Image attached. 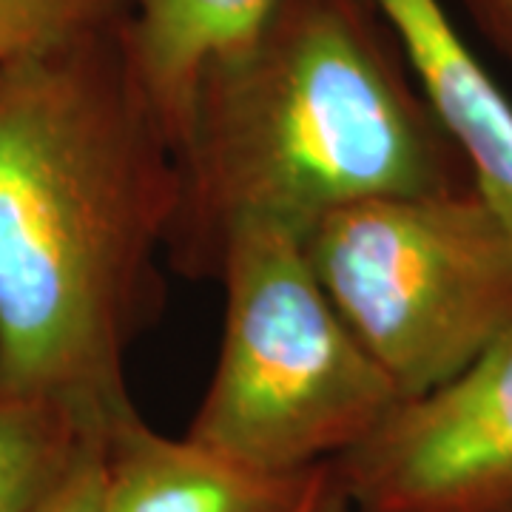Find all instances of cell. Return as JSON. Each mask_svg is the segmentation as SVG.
Masks as SVG:
<instances>
[{
  "label": "cell",
  "instance_id": "obj_1",
  "mask_svg": "<svg viewBox=\"0 0 512 512\" xmlns=\"http://www.w3.org/2000/svg\"><path fill=\"white\" fill-rule=\"evenodd\" d=\"M174 137L120 9L0 66V393L111 424L165 299Z\"/></svg>",
  "mask_w": 512,
  "mask_h": 512
},
{
  "label": "cell",
  "instance_id": "obj_2",
  "mask_svg": "<svg viewBox=\"0 0 512 512\" xmlns=\"http://www.w3.org/2000/svg\"><path fill=\"white\" fill-rule=\"evenodd\" d=\"M165 265L217 279L245 228L302 239L356 202L470 185L370 0H276L220 55L177 140Z\"/></svg>",
  "mask_w": 512,
  "mask_h": 512
},
{
  "label": "cell",
  "instance_id": "obj_3",
  "mask_svg": "<svg viewBox=\"0 0 512 512\" xmlns=\"http://www.w3.org/2000/svg\"><path fill=\"white\" fill-rule=\"evenodd\" d=\"M222 342L188 439L268 473L348 453L402 402L313 274L302 239L245 228L228 242Z\"/></svg>",
  "mask_w": 512,
  "mask_h": 512
},
{
  "label": "cell",
  "instance_id": "obj_4",
  "mask_svg": "<svg viewBox=\"0 0 512 512\" xmlns=\"http://www.w3.org/2000/svg\"><path fill=\"white\" fill-rule=\"evenodd\" d=\"M302 248L402 399L453 379L512 330V228L473 185L339 208Z\"/></svg>",
  "mask_w": 512,
  "mask_h": 512
},
{
  "label": "cell",
  "instance_id": "obj_5",
  "mask_svg": "<svg viewBox=\"0 0 512 512\" xmlns=\"http://www.w3.org/2000/svg\"><path fill=\"white\" fill-rule=\"evenodd\" d=\"M350 512L512 507V330L330 461Z\"/></svg>",
  "mask_w": 512,
  "mask_h": 512
},
{
  "label": "cell",
  "instance_id": "obj_6",
  "mask_svg": "<svg viewBox=\"0 0 512 512\" xmlns=\"http://www.w3.org/2000/svg\"><path fill=\"white\" fill-rule=\"evenodd\" d=\"M348 512L330 464L268 473L194 439L157 433L134 410L106 427L103 512Z\"/></svg>",
  "mask_w": 512,
  "mask_h": 512
},
{
  "label": "cell",
  "instance_id": "obj_7",
  "mask_svg": "<svg viewBox=\"0 0 512 512\" xmlns=\"http://www.w3.org/2000/svg\"><path fill=\"white\" fill-rule=\"evenodd\" d=\"M396 37L467 180L512 228V100L470 49L444 0H370Z\"/></svg>",
  "mask_w": 512,
  "mask_h": 512
},
{
  "label": "cell",
  "instance_id": "obj_8",
  "mask_svg": "<svg viewBox=\"0 0 512 512\" xmlns=\"http://www.w3.org/2000/svg\"><path fill=\"white\" fill-rule=\"evenodd\" d=\"M128 57L177 140L202 72L254 32L276 0H114Z\"/></svg>",
  "mask_w": 512,
  "mask_h": 512
},
{
  "label": "cell",
  "instance_id": "obj_9",
  "mask_svg": "<svg viewBox=\"0 0 512 512\" xmlns=\"http://www.w3.org/2000/svg\"><path fill=\"white\" fill-rule=\"evenodd\" d=\"M89 427L97 424H83L60 404L0 393V512L35 510L69 470Z\"/></svg>",
  "mask_w": 512,
  "mask_h": 512
},
{
  "label": "cell",
  "instance_id": "obj_10",
  "mask_svg": "<svg viewBox=\"0 0 512 512\" xmlns=\"http://www.w3.org/2000/svg\"><path fill=\"white\" fill-rule=\"evenodd\" d=\"M114 0H0V66L114 12Z\"/></svg>",
  "mask_w": 512,
  "mask_h": 512
},
{
  "label": "cell",
  "instance_id": "obj_11",
  "mask_svg": "<svg viewBox=\"0 0 512 512\" xmlns=\"http://www.w3.org/2000/svg\"><path fill=\"white\" fill-rule=\"evenodd\" d=\"M106 427H89L69 470L32 512H103Z\"/></svg>",
  "mask_w": 512,
  "mask_h": 512
},
{
  "label": "cell",
  "instance_id": "obj_12",
  "mask_svg": "<svg viewBox=\"0 0 512 512\" xmlns=\"http://www.w3.org/2000/svg\"><path fill=\"white\" fill-rule=\"evenodd\" d=\"M493 46L512 66V0H453Z\"/></svg>",
  "mask_w": 512,
  "mask_h": 512
},
{
  "label": "cell",
  "instance_id": "obj_13",
  "mask_svg": "<svg viewBox=\"0 0 512 512\" xmlns=\"http://www.w3.org/2000/svg\"><path fill=\"white\" fill-rule=\"evenodd\" d=\"M319 512H342V510H319Z\"/></svg>",
  "mask_w": 512,
  "mask_h": 512
},
{
  "label": "cell",
  "instance_id": "obj_14",
  "mask_svg": "<svg viewBox=\"0 0 512 512\" xmlns=\"http://www.w3.org/2000/svg\"><path fill=\"white\" fill-rule=\"evenodd\" d=\"M507 512H512V507H510V510H507Z\"/></svg>",
  "mask_w": 512,
  "mask_h": 512
}]
</instances>
